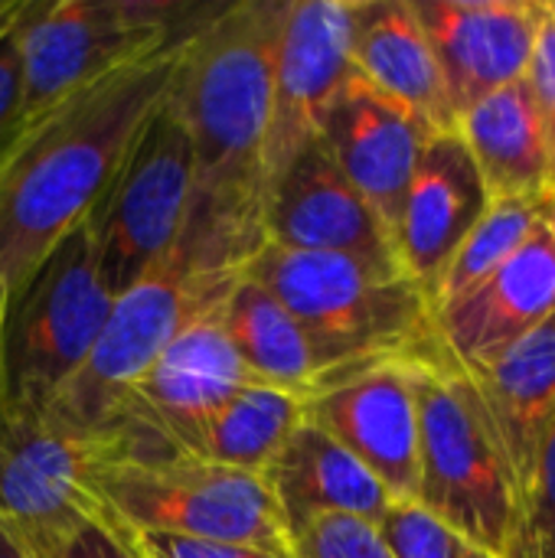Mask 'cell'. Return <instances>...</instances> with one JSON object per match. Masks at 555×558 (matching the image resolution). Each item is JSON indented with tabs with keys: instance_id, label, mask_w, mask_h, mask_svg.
Instances as JSON below:
<instances>
[{
	"instance_id": "7c38bea8",
	"label": "cell",
	"mask_w": 555,
	"mask_h": 558,
	"mask_svg": "<svg viewBox=\"0 0 555 558\" xmlns=\"http://www.w3.org/2000/svg\"><path fill=\"white\" fill-rule=\"evenodd\" d=\"M222 301L200 311L167 343L154 366L128 392L114 425L134 422L170 451L203 461L209 422L245 383H252L222 327Z\"/></svg>"
},
{
	"instance_id": "9a60e30c",
	"label": "cell",
	"mask_w": 555,
	"mask_h": 558,
	"mask_svg": "<svg viewBox=\"0 0 555 558\" xmlns=\"http://www.w3.org/2000/svg\"><path fill=\"white\" fill-rule=\"evenodd\" d=\"M458 118L527 75L546 0H412Z\"/></svg>"
},
{
	"instance_id": "83f0119b",
	"label": "cell",
	"mask_w": 555,
	"mask_h": 558,
	"mask_svg": "<svg viewBox=\"0 0 555 558\" xmlns=\"http://www.w3.org/2000/svg\"><path fill=\"white\" fill-rule=\"evenodd\" d=\"M527 558H555V412L540 441L527 504Z\"/></svg>"
},
{
	"instance_id": "9c48e42d",
	"label": "cell",
	"mask_w": 555,
	"mask_h": 558,
	"mask_svg": "<svg viewBox=\"0 0 555 558\" xmlns=\"http://www.w3.org/2000/svg\"><path fill=\"white\" fill-rule=\"evenodd\" d=\"M193 193L190 134L167 95L85 222L98 248L101 278L114 298L177 252L193 213Z\"/></svg>"
},
{
	"instance_id": "836d02e7",
	"label": "cell",
	"mask_w": 555,
	"mask_h": 558,
	"mask_svg": "<svg viewBox=\"0 0 555 558\" xmlns=\"http://www.w3.org/2000/svg\"><path fill=\"white\" fill-rule=\"evenodd\" d=\"M0 558H23L16 553V546L3 536V530H0Z\"/></svg>"
},
{
	"instance_id": "7402d4cb",
	"label": "cell",
	"mask_w": 555,
	"mask_h": 558,
	"mask_svg": "<svg viewBox=\"0 0 555 558\" xmlns=\"http://www.w3.org/2000/svg\"><path fill=\"white\" fill-rule=\"evenodd\" d=\"M262 477L291 536L317 517H357L379 526L396 504L393 494L343 445L311 422L294 428Z\"/></svg>"
},
{
	"instance_id": "7a4b0ae2",
	"label": "cell",
	"mask_w": 555,
	"mask_h": 558,
	"mask_svg": "<svg viewBox=\"0 0 555 558\" xmlns=\"http://www.w3.org/2000/svg\"><path fill=\"white\" fill-rule=\"evenodd\" d=\"M190 36L75 92L0 154V324L49 252L108 193L137 134L167 101Z\"/></svg>"
},
{
	"instance_id": "d590c367",
	"label": "cell",
	"mask_w": 555,
	"mask_h": 558,
	"mask_svg": "<svg viewBox=\"0 0 555 558\" xmlns=\"http://www.w3.org/2000/svg\"><path fill=\"white\" fill-rule=\"evenodd\" d=\"M16 3H20V0H0V16H7Z\"/></svg>"
},
{
	"instance_id": "cb8c5ba5",
	"label": "cell",
	"mask_w": 555,
	"mask_h": 558,
	"mask_svg": "<svg viewBox=\"0 0 555 558\" xmlns=\"http://www.w3.org/2000/svg\"><path fill=\"white\" fill-rule=\"evenodd\" d=\"M301 422V396L262 383H245L209 422L203 438V461L262 477Z\"/></svg>"
},
{
	"instance_id": "e0dca14e",
	"label": "cell",
	"mask_w": 555,
	"mask_h": 558,
	"mask_svg": "<svg viewBox=\"0 0 555 558\" xmlns=\"http://www.w3.org/2000/svg\"><path fill=\"white\" fill-rule=\"evenodd\" d=\"M429 134L435 131H429L415 114L353 75L327 111L317 137L393 235Z\"/></svg>"
},
{
	"instance_id": "e575fe53",
	"label": "cell",
	"mask_w": 555,
	"mask_h": 558,
	"mask_svg": "<svg viewBox=\"0 0 555 558\" xmlns=\"http://www.w3.org/2000/svg\"><path fill=\"white\" fill-rule=\"evenodd\" d=\"M23 3H26V0H20V3H16V7H13V10L7 13V16H0V33H3V29H7V26H10V23L16 20V13L23 10Z\"/></svg>"
},
{
	"instance_id": "5b68a950",
	"label": "cell",
	"mask_w": 555,
	"mask_h": 558,
	"mask_svg": "<svg viewBox=\"0 0 555 558\" xmlns=\"http://www.w3.org/2000/svg\"><path fill=\"white\" fill-rule=\"evenodd\" d=\"M88 487L101 513L124 533H164L213 543H242L291 556L288 523L258 474L229 471L186 454L101 458Z\"/></svg>"
},
{
	"instance_id": "603a6c76",
	"label": "cell",
	"mask_w": 555,
	"mask_h": 558,
	"mask_svg": "<svg viewBox=\"0 0 555 558\" xmlns=\"http://www.w3.org/2000/svg\"><path fill=\"white\" fill-rule=\"evenodd\" d=\"M455 128L471 150L491 199L543 196L550 190V150L523 78L474 101Z\"/></svg>"
},
{
	"instance_id": "d4e9b609",
	"label": "cell",
	"mask_w": 555,
	"mask_h": 558,
	"mask_svg": "<svg viewBox=\"0 0 555 558\" xmlns=\"http://www.w3.org/2000/svg\"><path fill=\"white\" fill-rule=\"evenodd\" d=\"M543 196H514V199H494L491 209L481 216V222L468 232V239L458 245L445 271L438 275L429 301L432 314L455 304L461 294L487 281L497 268H504L543 226Z\"/></svg>"
},
{
	"instance_id": "44dd1931",
	"label": "cell",
	"mask_w": 555,
	"mask_h": 558,
	"mask_svg": "<svg viewBox=\"0 0 555 558\" xmlns=\"http://www.w3.org/2000/svg\"><path fill=\"white\" fill-rule=\"evenodd\" d=\"M353 72L429 131L455 128L445 78L412 0H353Z\"/></svg>"
},
{
	"instance_id": "2e32d148",
	"label": "cell",
	"mask_w": 555,
	"mask_h": 558,
	"mask_svg": "<svg viewBox=\"0 0 555 558\" xmlns=\"http://www.w3.org/2000/svg\"><path fill=\"white\" fill-rule=\"evenodd\" d=\"M491 203V190L458 128L429 134L393 229L396 258L425 294H432L438 275Z\"/></svg>"
},
{
	"instance_id": "ba28073f",
	"label": "cell",
	"mask_w": 555,
	"mask_h": 558,
	"mask_svg": "<svg viewBox=\"0 0 555 558\" xmlns=\"http://www.w3.org/2000/svg\"><path fill=\"white\" fill-rule=\"evenodd\" d=\"M239 278L196 271L177 252L154 265L114 298L92 356L46 415L79 438H101L167 343L200 311L219 304Z\"/></svg>"
},
{
	"instance_id": "ac0fdd59",
	"label": "cell",
	"mask_w": 555,
	"mask_h": 558,
	"mask_svg": "<svg viewBox=\"0 0 555 558\" xmlns=\"http://www.w3.org/2000/svg\"><path fill=\"white\" fill-rule=\"evenodd\" d=\"M555 314V248L540 232L487 281L435 311V333L458 366H478Z\"/></svg>"
},
{
	"instance_id": "484cf974",
	"label": "cell",
	"mask_w": 555,
	"mask_h": 558,
	"mask_svg": "<svg viewBox=\"0 0 555 558\" xmlns=\"http://www.w3.org/2000/svg\"><path fill=\"white\" fill-rule=\"evenodd\" d=\"M383 539L389 543L396 558H497L478 543L464 539L419 504L396 500L379 523Z\"/></svg>"
},
{
	"instance_id": "f546056e",
	"label": "cell",
	"mask_w": 555,
	"mask_h": 558,
	"mask_svg": "<svg viewBox=\"0 0 555 558\" xmlns=\"http://www.w3.org/2000/svg\"><path fill=\"white\" fill-rule=\"evenodd\" d=\"M134 546L141 558H288L242 543H213V539H186V536H164V533H137Z\"/></svg>"
},
{
	"instance_id": "f1b7e54d",
	"label": "cell",
	"mask_w": 555,
	"mask_h": 558,
	"mask_svg": "<svg viewBox=\"0 0 555 558\" xmlns=\"http://www.w3.org/2000/svg\"><path fill=\"white\" fill-rule=\"evenodd\" d=\"M540 124H543V137H546V150H550V186H555V3L546 0L543 10V23L536 33V46L523 75Z\"/></svg>"
},
{
	"instance_id": "277c9868",
	"label": "cell",
	"mask_w": 555,
	"mask_h": 558,
	"mask_svg": "<svg viewBox=\"0 0 555 558\" xmlns=\"http://www.w3.org/2000/svg\"><path fill=\"white\" fill-rule=\"evenodd\" d=\"M307 330L357 366L435 356L442 340L429 294L399 262L262 245L242 268Z\"/></svg>"
},
{
	"instance_id": "5bb4252c",
	"label": "cell",
	"mask_w": 555,
	"mask_h": 558,
	"mask_svg": "<svg viewBox=\"0 0 555 558\" xmlns=\"http://www.w3.org/2000/svg\"><path fill=\"white\" fill-rule=\"evenodd\" d=\"M262 232L268 245L291 252L399 262L386 222L343 177L321 137L307 141L265 186Z\"/></svg>"
},
{
	"instance_id": "1f68e13d",
	"label": "cell",
	"mask_w": 555,
	"mask_h": 558,
	"mask_svg": "<svg viewBox=\"0 0 555 558\" xmlns=\"http://www.w3.org/2000/svg\"><path fill=\"white\" fill-rule=\"evenodd\" d=\"M59 558H141V553L134 546V536L101 513L75 530Z\"/></svg>"
},
{
	"instance_id": "6da1fadb",
	"label": "cell",
	"mask_w": 555,
	"mask_h": 558,
	"mask_svg": "<svg viewBox=\"0 0 555 558\" xmlns=\"http://www.w3.org/2000/svg\"><path fill=\"white\" fill-rule=\"evenodd\" d=\"M285 7L288 0L219 3L186 39L170 88L196 163L193 213L177 252L206 275H242L265 245L262 150Z\"/></svg>"
},
{
	"instance_id": "4316f807",
	"label": "cell",
	"mask_w": 555,
	"mask_h": 558,
	"mask_svg": "<svg viewBox=\"0 0 555 558\" xmlns=\"http://www.w3.org/2000/svg\"><path fill=\"white\" fill-rule=\"evenodd\" d=\"M294 558H396L376 523L357 517H317L294 530Z\"/></svg>"
},
{
	"instance_id": "52a82bcc",
	"label": "cell",
	"mask_w": 555,
	"mask_h": 558,
	"mask_svg": "<svg viewBox=\"0 0 555 558\" xmlns=\"http://www.w3.org/2000/svg\"><path fill=\"white\" fill-rule=\"evenodd\" d=\"M111 304L82 222L49 252L0 324V409L46 415L92 356Z\"/></svg>"
},
{
	"instance_id": "4fadbf2b",
	"label": "cell",
	"mask_w": 555,
	"mask_h": 558,
	"mask_svg": "<svg viewBox=\"0 0 555 558\" xmlns=\"http://www.w3.org/2000/svg\"><path fill=\"white\" fill-rule=\"evenodd\" d=\"M415 360L373 363L304 399V422L343 445L393 500L419 490V396Z\"/></svg>"
},
{
	"instance_id": "30bf717a",
	"label": "cell",
	"mask_w": 555,
	"mask_h": 558,
	"mask_svg": "<svg viewBox=\"0 0 555 558\" xmlns=\"http://www.w3.org/2000/svg\"><path fill=\"white\" fill-rule=\"evenodd\" d=\"M95 441L49 415L0 409V530L23 558H59L101 517L88 487Z\"/></svg>"
},
{
	"instance_id": "d6a6232c",
	"label": "cell",
	"mask_w": 555,
	"mask_h": 558,
	"mask_svg": "<svg viewBox=\"0 0 555 558\" xmlns=\"http://www.w3.org/2000/svg\"><path fill=\"white\" fill-rule=\"evenodd\" d=\"M543 232L550 235V242H553L555 248V186H550L546 193H543Z\"/></svg>"
},
{
	"instance_id": "8992f818",
	"label": "cell",
	"mask_w": 555,
	"mask_h": 558,
	"mask_svg": "<svg viewBox=\"0 0 555 558\" xmlns=\"http://www.w3.org/2000/svg\"><path fill=\"white\" fill-rule=\"evenodd\" d=\"M216 7L183 0H26L16 16L20 131L92 82L190 36Z\"/></svg>"
},
{
	"instance_id": "ffe728a7",
	"label": "cell",
	"mask_w": 555,
	"mask_h": 558,
	"mask_svg": "<svg viewBox=\"0 0 555 558\" xmlns=\"http://www.w3.org/2000/svg\"><path fill=\"white\" fill-rule=\"evenodd\" d=\"M464 373L494 422L527 520L540 441L555 412V314L497 356L468 366Z\"/></svg>"
},
{
	"instance_id": "3957f363",
	"label": "cell",
	"mask_w": 555,
	"mask_h": 558,
	"mask_svg": "<svg viewBox=\"0 0 555 558\" xmlns=\"http://www.w3.org/2000/svg\"><path fill=\"white\" fill-rule=\"evenodd\" d=\"M419 490L425 513L497 558H527L520 494L471 376L442 350L415 360Z\"/></svg>"
},
{
	"instance_id": "d6986e66",
	"label": "cell",
	"mask_w": 555,
	"mask_h": 558,
	"mask_svg": "<svg viewBox=\"0 0 555 558\" xmlns=\"http://www.w3.org/2000/svg\"><path fill=\"white\" fill-rule=\"evenodd\" d=\"M219 314L252 383L307 399L366 369L327 347L278 298H272L245 275L232 284Z\"/></svg>"
},
{
	"instance_id": "8fae6325",
	"label": "cell",
	"mask_w": 555,
	"mask_h": 558,
	"mask_svg": "<svg viewBox=\"0 0 555 558\" xmlns=\"http://www.w3.org/2000/svg\"><path fill=\"white\" fill-rule=\"evenodd\" d=\"M353 75V0H288L275 49L272 121L262 150L265 186L321 134L327 111Z\"/></svg>"
},
{
	"instance_id": "4dcf8cb0",
	"label": "cell",
	"mask_w": 555,
	"mask_h": 558,
	"mask_svg": "<svg viewBox=\"0 0 555 558\" xmlns=\"http://www.w3.org/2000/svg\"><path fill=\"white\" fill-rule=\"evenodd\" d=\"M20 16V13H16ZM20 49H16V20L0 33V154L20 134Z\"/></svg>"
}]
</instances>
